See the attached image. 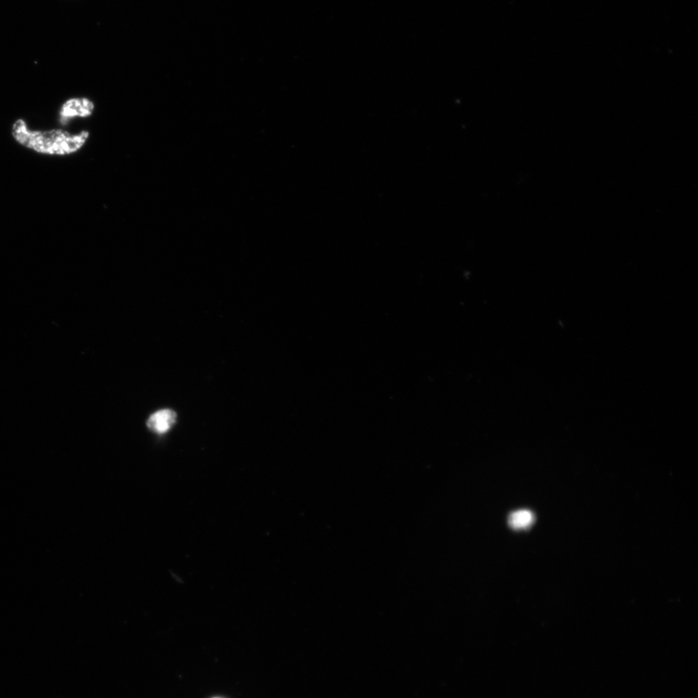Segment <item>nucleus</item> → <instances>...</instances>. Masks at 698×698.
<instances>
[{
    "label": "nucleus",
    "instance_id": "obj_1",
    "mask_svg": "<svg viewBox=\"0 0 698 698\" xmlns=\"http://www.w3.org/2000/svg\"><path fill=\"white\" fill-rule=\"evenodd\" d=\"M12 136L26 149L47 155H70L80 151L86 144L89 133L82 131L71 135L62 129L31 130L23 118L12 126Z\"/></svg>",
    "mask_w": 698,
    "mask_h": 698
},
{
    "label": "nucleus",
    "instance_id": "obj_2",
    "mask_svg": "<svg viewBox=\"0 0 698 698\" xmlns=\"http://www.w3.org/2000/svg\"><path fill=\"white\" fill-rule=\"evenodd\" d=\"M95 103L88 98H71L65 101L60 110L61 124H68L75 117H88L95 112Z\"/></svg>",
    "mask_w": 698,
    "mask_h": 698
},
{
    "label": "nucleus",
    "instance_id": "obj_3",
    "mask_svg": "<svg viewBox=\"0 0 698 698\" xmlns=\"http://www.w3.org/2000/svg\"><path fill=\"white\" fill-rule=\"evenodd\" d=\"M176 414L172 411L164 410L154 414L148 420V427L157 433H164L172 427Z\"/></svg>",
    "mask_w": 698,
    "mask_h": 698
},
{
    "label": "nucleus",
    "instance_id": "obj_4",
    "mask_svg": "<svg viewBox=\"0 0 698 698\" xmlns=\"http://www.w3.org/2000/svg\"><path fill=\"white\" fill-rule=\"evenodd\" d=\"M534 521L533 513L528 510H521L512 513L509 517V525L515 529H524Z\"/></svg>",
    "mask_w": 698,
    "mask_h": 698
}]
</instances>
